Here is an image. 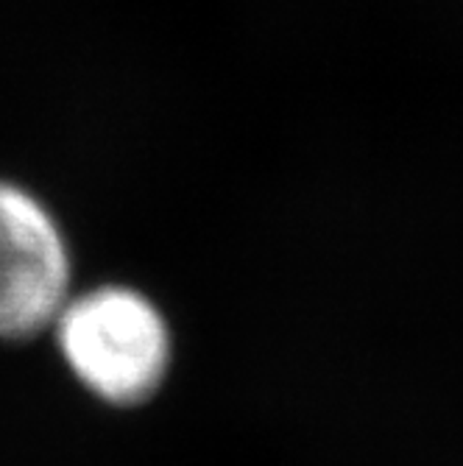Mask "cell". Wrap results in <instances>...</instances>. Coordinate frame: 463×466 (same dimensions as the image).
I'll return each mask as SVG.
<instances>
[{
	"label": "cell",
	"mask_w": 463,
	"mask_h": 466,
	"mask_svg": "<svg viewBox=\"0 0 463 466\" xmlns=\"http://www.w3.org/2000/svg\"><path fill=\"white\" fill-rule=\"evenodd\" d=\"M73 293V254L54 209L0 179V341L48 332Z\"/></svg>",
	"instance_id": "obj_2"
},
{
	"label": "cell",
	"mask_w": 463,
	"mask_h": 466,
	"mask_svg": "<svg viewBox=\"0 0 463 466\" xmlns=\"http://www.w3.org/2000/svg\"><path fill=\"white\" fill-rule=\"evenodd\" d=\"M48 332L73 380L101 405H148L174 369L167 313L126 282L73 288Z\"/></svg>",
	"instance_id": "obj_1"
}]
</instances>
